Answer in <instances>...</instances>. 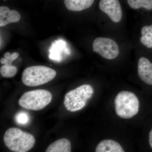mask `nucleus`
<instances>
[{
	"label": "nucleus",
	"instance_id": "f257e3e1",
	"mask_svg": "<svg viewBox=\"0 0 152 152\" xmlns=\"http://www.w3.org/2000/svg\"><path fill=\"white\" fill-rule=\"evenodd\" d=\"M6 146L13 152H26L33 148L36 142L34 136L16 128L8 129L4 137Z\"/></svg>",
	"mask_w": 152,
	"mask_h": 152
},
{
	"label": "nucleus",
	"instance_id": "f03ea898",
	"mask_svg": "<svg viewBox=\"0 0 152 152\" xmlns=\"http://www.w3.org/2000/svg\"><path fill=\"white\" fill-rule=\"evenodd\" d=\"M56 72L48 67L34 66L25 69L23 73L22 81L25 86H38L49 83L55 78Z\"/></svg>",
	"mask_w": 152,
	"mask_h": 152
},
{
	"label": "nucleus",
	"instance_id": "7ed1b4c3",
	"mask_svg": "<svg viewBox=\"0 0 152 152\" xmlns=\"http://www.w3.org/2000/svg\"><path fill=\"white\" fill-rule=\"evenodd\" d=\"M114 104L117 115L122 118H131L138 113L140 107L138 99L131 92H120L115 98Z\"/></svg>",
	"mask_w": 152,
	"mask_h": 152
},
{
	"label": "nucleus",
	"instance_id": "20e7f679",
	"mask_svg": "<svg viewBox=\"0 0 152 152\" xmlns=\"http://www.w3.org/2000/svg\"><path fill=\"white\" fill-rule=\"evenodd\" d=\"M94 88L91 85L85 84L72 90L65 95L64 105L67 110L75 112L80 110L92 97Z\"/></svg>",
	"mask_w": 152,
	"mask_h": 152
},
{
	"label": "nucleus",
	"instance_id": "39448f33",
	"mask_svg": "<svg viewBox=\"0 0 152 152\" xmlns=\"http://www.w3.org/2000/svg\"><path fill=\"white\" fill-rule=\"evenodd\" d=\"M52 97V94L47 90H34L24 93L19 99L18 103L26 110H41L51 102Z\"/></svg>",
	"mask_w": 152,
	"mask_h": 152
},
{
	"label": "nucleus",
	"instance_id": "423d86ee",
	"mask_svg": "<svg viewBox=\"0 0 152 152\" xmlns=\"http://www.w3.org/2000/svg\"><path fill=\"white\" fill-rule=\"evenodd\" d=\"M93 47L94 52L106 59H114L119 54V48L118 44L110 38H96L93 42Z\"/></svg>",
	"mask_w": 152,
	"mask_h": 152
},
{
	"label": "nucleus",
	"instance_id": "0eeeda50",
	"mask_svg": "<svg viewBox=\"0 0 152 152\" xmlns=\"http://www.w3.org/2000/svg\"><path fill=\"white\" fill-rule=\"evenodd\" d=\"M99 7L101 10L108 15L114 23L121 21L122 11L118 0H101Z\"/></svg>",
	"mask_w": 152,
	"mask_h": 152
},
{
	"label": "nucleus",
	"instance_id": "6e6552de",
	"mask_svg": "<svg viewBox=\"0 0 152 152\" xmlns=\"http://www.w3.org/2000/svg\"><path fill=\"white\" fill-rule=\"evenodd\" d=\"M18 53L15 52L11 54L7 52L4 54V58H2L0 60L1 63L4 65L2 66L0 69L1 75L3 77L12 78L15 75L17 72V69L12 66V63L18 57Z\"/></svg>",
	"mask_w": 152,
	"mask_h": 152
},
{
	"label": "nucleus",
	"instance_id": "1a4fd4ad",
	"mask_svg": "<svg viewBox=\"0 0 152 152\" xmlns=\"http://www.w3.org/2000/svg\"><path fill=\"white\" fill-rule=\"evenodd\" d=\"M138 74L142 81L152 86V63L145 57H142L139 59Z\"/></svg>",
	"mask_w": 152,
	"mask_h": 152
},
{
	"label": "nucleus",
	"instance_id": "9d476101",
	"mask_svg": "<svg viewBox=\"0 0 152 152\" xmlns=\"http://www.w3.org/2000/svg\"><path fill=\"white\" fill-rule=\"evenodd\" d=\"M21 19L20 14L16 10H10L8 7H0V26L3 27L12 23L19 22Z\"/></svg>",
	"mask_w": 152,
	"mask_h": 152
},
{
	"label": "nucleus",
	"instance_id": "9b49d317",
	"mask_svg": "<svg viewBox=\"0 0 152 152\" xmlns=\"http://www.w3.org/2000/svg\"><path fill=\"white\" fill-rule=\"evenodd\" d=\"M96 152H124V149L119 143L111 140H105L99 143L96 148Z\"/></svg>",
	"mask_w": 152,
	"mask_h": 152
},
{
	"label": "nucleus",
	"instance_id": "f8f14e48",
	"mask_svg": "<svg viewBox=\"0 0 152 152\" xmlns=\"http://www.w3.org/2000/svg\"><path fill=\"white\" fill-rule=\"evenodd\" d=\"M94 0H64L66 8L69 10L80 12L90 8Z\"/></svg>",
	"mask_w": 152,
	"mask_h": 152
},
{
	"label": "nucleus",
	"instance_id": "ddd939ff",
	"mask_svg": "<svg viewBox=\"0 0 152 152\" xmlns=\"http://www.w3.org/2000/svg\"><path fill=\"white\" fill-rule=\"evenodd\" d=\"M72 146L68 139L62 138L50 144L46 151V152H71Z\"/></svg>",
	"mask_w": 152,
	"mask_h": 152
},
{
	"label": "nucleus",
	"instance_id": "4468645a",
	"mask_svg": "<svg viewBox=\"0 0 152 152\" xmlns=\"http://www.w3.org/2000/svg\"><path fill=\"white\" fill-rule=\"evenodd\" d=\"M141 43L148 48H152V25L145 26L142 28Z\"/></svg>",
	"mask_w": 152,
	"mask_h": 152
},
{
	"label": "nucleus",
	"instance_id": "2eb2a0df",
	"mask_svg": "<svg viewBox=\"0 0 152 152\" xmlns=\"http://www.w3.org/2000/svg\"><path fill=\"white\" fill-rule=\"evenodd\" d=\"M128 4L132 8L137 10L143 8L152 10V0H127Z\"/></svg>",
	"mask_w": 152,
	"mask_h": 152
},
{
	"label": "nucleus",
	"instance_id": "dca6fc26",
	"mask_svg": "<svg viewBox=\"0 0 152 152\" xmlns=\"http://www.w3.org/2000/svg\"><path fill=\"white\" fill-rule=\"evenodd\" d=\"M16 120L19 124H24L28 121L29 118L26 113H19L17 116Z\"/></svg>",
	"mask_w": 152,
	"mask_h": 152
},
{
	"label": "nucleus",
	"instance_id": "f3484780",
	"mask_svg": "<svg viewBox=\"0 0 152 152\" xmlns=\"http://www.w3.org/2000/svg\"><path fill=\"white\" fill-rule=\"evenodd\" d=\"M149 141L150 146L152 149V129L150 132L149 136Z\"/></svg>",
	"mask_w": 152,
	"mask_h": 152
}]
</instances>
